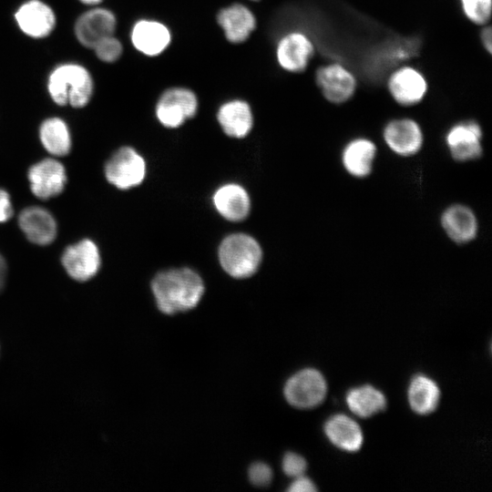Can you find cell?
Returning a JSON list of instances; mask_svg holds the SVG:
<instances>
[{"label": "cell", "mask_w": 492, "mask_h": 492, "mask_svg": "<svg viewBox=\"0 0 492 492\" xmlns=\"http://www.w3.org/2000/svg\"><path fill=\"white\" fill-rule=\"evenodd\" d=\"M217 120L226 135L237 138H244L252 128V110L244 99H230L220 106Z\"/></svg>", "instance_id": "cell-19"}, {"label": "cell", "mask_w": 492, "mask_h": 492, "mask_svg": "<svg viewBox=\"0 0 492 492\" xmlns=\"http://www.w3.org/2000/svg\"><path fill=\"white\" fill-rule=\"evenodd\" d=\"M117 29L115 14L104 7H94L81 14L76 20L74 33L77 41L87 48H93L102 39L113 36Z\"/></svg>", "instance_id": "cell-12"}, {"label": "cell", "mask_w": 492, "mask_h": 492, "mask_svg": "<svg viewBox=\"0 0 492 492\" xmlns=\"http://www.w3.org/2000/svg\"><path fill=\"white\" fill-rule=\"evenodd\" d=\"M198 108L199 99L192 89L174 86L160 94L155 106V114L162 126L175 128L193 118Z\"/></svg>", "instance_id": "cell-7"}, {"label": "cell", "mask_w": 492, "mask_h": 492, "mask_svg": "<svg viewBox=\"0 0 492 492\" xmlns=\"http://www.w3.org/2000/svg\"><path fill=\"white\" fill-rule=\"evenodd\" d=\"M15 20L19 29L32 38H45L56 27L54 10L41 0H28L15 13Z\"/></svg>", "instance_id": "cell-15"}, {"label": "cell", "mask_w": 492, "mask_h": 492, "mask_svg": "<svg viewBox=\"0 0 492 492\" xmlns=\"http://www.w3.org/2000/svg\"><path fill=\"white\" fill-rule=\"evenodd\" d=\"M28 179L32 192L39 199L46 200L63 191L66 170L57 160L46 159L29 169Z\"/></svg>", "instance_id": "cell-17"}, {"label": "cell", "mask_w": 492, "mask_h": 492, "mask_svg": "<svg viewBox=\"0 0 492 492\" xmlns=\"http://www.w3.org/2000/svg\"><path fill=\"white\" fill-rule=\"evenodd\" d=\"M249 478L256 487H266L272 482V472L267 464L257 462L249 468Z\"/></svg>", "instance_id": "cell-30"}, {"label": "cell", "mask_w": 492, "mask_h": 492, "mask_svg": "<svg viewBox=\"0 0 492 492\" xmlns=\"http://www.w3.org/2000/svg\"><path fill=\"white\" fill-rule=\"evenodd\" d=\"M441 225L446 235L458 244L473 241L478 230L476 214L463 204L447 207L441 215Z\"/></svg>", "instance_id": "cell-18"}, {"label": "cell", "mask_w": 492, "mask_h": 492, "mask_svg": "<svg viewBox=\"0 0 492 492\" xmlns=\"http://www.w3.org/2000/svg\"><path fill=\"white\" fill-rule=\"evenodd\" d=\"M261 256L259 243L244 233L226 237L219 248L221 267L228 274L238 279L247 278L255 273Z\"/></svg>", "instance_id": "cell-4"}, {"label": "cell", "mask_w": 492, "mask_h": 492, "mask_svg": "<svg viewBox=\"0 0 492 492\" xmlns=\"http://www.w3.org/2000/svg\"><path fill=\"white\" fill-rule=\"evenodd\" d=\"M213 204L223 218L231 221L245 219L251 208L248 193L237 184H227L217 190L213 195Z\"/></svg>", "instance_id": "cell-22"}, {"label": "cell", "mask_w": 492, "mask_h": 492, "mask_svg": "<svg viewBox=\"0 0 492 492\" xmlns=\"http://www.w3.org/2000/svg\"><path fill=\"white\" fill-rule=\"evenodd\" d=\"M375 156V144L367 138L359 137L344 146L342 163L350 175L362 179L371 173Z\"/></svg>", "instance_id": "cell-21"}, {"label": "cell", "mask_w": 492, "mask_h": 492, "mask_svg": "<svg viewBox=\"0 0 492 492\" xmlns=\"http://www.w3.org/2000/svg\"><path fill=\"white\" fill-rule=\"evenodd\" d=\"M97 57L105 63H115L123 53V45L114 35L99 41L92 48Z\"/></svg>", "instance_id": "cell-28"}, {"label": "cell", "mask_w": 492, "mask_h": 492, "mask_svg": "<svg viewBox=\"0 0 492 492\" xmlns=\"http://www.w3.org/2000/svg\"><path fill=\"white\" fill-rule=\"evenodd\" d=\"M350 410L360 417H369L384 410L386 399L383 393L369 384L351 389L346 395Z\"/></svg>", "instance_id": "cell-25"}, {"label": "cell", "mask_w": 492, "mask_h": 492, "mask_svg": "<svg viewBox=\"0 0 492 492\" xmlns=\"http://www.w3.org/2000/svg\"><path fill=\"white\" fill-rule=\"evenodd\" d=\"M249 1H253V2H257V1H260V0H249Z\"/></svg>", "instance_id": "cell-36"}, {"label": "cell", "mask_w": 492, "mask_h": 492, "mask_svg": "<svg viewBox=\"0 0 492 492\" xmlns=\"http://www.w3.org/2000/svg\"><path fill=\"white\" fill-rule=\"evenodd\" d=\"M383 138L387 147L401 157H411L421 149L424 132L413 118L400 117L388 120L383 128Z\"/></svg>", "instance_id": "cell-9"}, {"label": "cell", "mask_w": 492, "mask_h": 492, "mask_svg": "<svg viewBox=\"0 0 492 492\" xmlns=\"http://www.w3.org/2000/svg\"><path fill=\"white\" fill-rule=\"evenodd\" d=\"M47 91L52 100L59 106L69 104L73 108H84L94 92L93 77L80 64L63 63L50 72Z\"/></svg>", "instance_id": "cell-2"}, {"label": "cell", "mask_w": 492, "mask_h": 492, "mask_svg": "<svg viewBox=\"0 0 492 492\" xmlns=\"http://www.w3.org/2000/svg\"><path fill=\"white\" fill-rule=\"evenodd\" d=\"M391 99L403 108L420 105L429 92V81L425 74L409 61L392 67L384 81Z\"/></svg>", "instance_id": "cell-3"}, {"label": "cell", "mask_w": 492, "mask_h": 492, "mask_svg": "<svg viewBox=\"0 0 492 492\" xmlns=\"http://www.w3.org/2000/svg\"><path fill=\"white\" fill-rule=\"evenodd\" d=\"M317 52L312 36L302 29H291L277 40L275 56L279 67L291 74L303 73Z\"/></svg>", "instance_id": "cell-6"}, {"label": "cell", "mask_w": 492, "mask_h": 492, "mask_svg": "<svg viewBox=\"0 0 492 492\" xmlns=\"http://www.w3.org/2000/svg\"><path fill=\"white\" fill-rule=\"evenodd\" d=\"M483 130L474 119L460 120L452 125L445 136L451 157L459 162L474 160L482 156Z\"/></svg>", "instance_id": "cell-10"}, {"label": "cell", "mask_w": 492, "mask_h": 492, "mask_svg": "<svg viewBox=\"0 0 492 492\" xmlns=\"http://www.w3.org/2000/svg\"><path fill=\"white\" fill-rule=\"evenodd\" d=\"M13 215V208L9 195L4 190H0V222L8 220Z\"/></svg>", "instance_id": "cell-32"}, {"label": "cell", "mask_w": 492, "mask_h": 492, "mask_svg": "<svg viewBox=\"0 0 492 492\" xmlns=\"http://www.w3.org/2000/svg\"><path fill=\"white\" fill-rule=\"evenodd\" d=\"M81 3L88 5H96L101 3L103 0H79Z\"/></svg>", "instance_id": "cell-35"}, {"label": "cell", "mask_w": 492, "mask_h": 492, "mask_svg": "<svg viewBox=\"0 0 492 492\" xmlns=\"http://www.w3.org/2000/svg\"><path fill=\"white\" fill-rule=\"evenodd\" d=\"M6 276V264L5 259L0 255V291L3 289Z\"/></svg>", "instance_id": "cell-34"}, {"label": "cell", "mask_w": 492, "mask_h": 492, "mask_svg": "<svg viewBox=\"0 0 492 492\" xmlns=\"http://www.w3.org/2000/svg\"><path fill=\"white\" fill-rule=\"evenodd\" d=\"M283 472L291 477L302 476L306 469V461L298 454L289 452L282 459Z\"/></svg>", "instance_id": "cell-29"}, {"label": "cell", "mask_w": 492, "mask_h": 492, "mask_svg": "<svg viewBox=\"0 0 492 492\" xmlns=\"http://www.w3.org/2000/svg\"><path fill=\"white\" fill-rule=\"evenodd\" d=\"M313 79L323 97L337 106L352 100L359 87L358 77L354 70L338 60L318 66Z\"/></svg>", "instance_id": "cell-5"}, {"label": "cell", "mask_w": 492, "mask_h": 492, "mask_svg": "<svg viewBox=\"0 0 492 492\" xmlns=\"http://www.w3.org/2000/svg\"><path fill=\"white\" fill-rule=\"evenodd\" d=\"M216 21L226 40L234 45L247 41L257 26L254 13L242 3H232L220 8Z\"/></svg>", "instance_id": "cell-14"}, {"label": "cell", "mask_w": 492, "mask_h": 492, "mask_svg": "<svg viewBox=\"0 0 492 492\" xmlns=\"http://www.w3.org/2000/svg\"><path fill=\"white\" fill-rule=\"evenodd\" d=\"M480 35L479 39L482 47L485 49V51L491 55L492 53V28L491 25L488 24L487 26H484L480 27Z\"/></svg>", "instance_id": "cell-33"}, {"label": "cell", "mask_w": 492, "mask_h": 492, "mask_svg": "<svg viewBox=\"0 0 492 492\" xmlns=\"http://www.w3.org/2000/svg\"><path fill=\"white\" fill-rule=\"evenodd\" d=\"M151 289L159 309L173 314L194 308L203 295L204 284L197 272L181 268L157 274Z\"/></svg>", "instance_id": "cell-1"}, {"label": "cell", "mask_w": 492, "mask_h": 492, "mask_svg": "<svg viewBox=\"0 0 492 492\" xmlns=\"http://www.w3.org/2000/svg\"><path fill=\"white\" fill-rule=\"evenodd\" d=\"M61 261L68 275L79 282L91 279L100 266L99 251L90 240H83L68 246Z\"/></svg>", "instance_id": "cell-16"}, {"label": "cell", "mask_w": 492, "mask_h": 492, "mask_svg": "<svg viewBox=\"0 0 492 492\" xmlns=\"http://www.w3.org/2000/svg\"><path fill=\"white\" fill-rule=\"evenodd\" d=\"M324 432L328 439L343 450L354 452L362 446L363 433L359 425L345 415L330 417L325 422Z\"/></svg>", "instance_id": "cell-23"}, {"label": "cell", "mask_w": 492, "mask_h": 492, "mask_svg": "<svg viewBox=\"0 0 492 492\" xmlns=\"http://www.w3.org/2000/svg\"><path fill=\"white\" fill-rule=\"evenodd\" d=\"M146 164L132 148L123 147L108 160L105 174L108 180L121 190L138 186L144 179Z\"/></svg>", "instance_id": "cell-11"}, {"label": "cell", "mask_w": 492, "mask_h": 492, "mask_svg": "<svg viewBox=\"0 0 492 492\" xmlns=\"http://www.w3.org/2000/svg\"><path fill=\"white\" fill-rule=\"evenodd\" d=\"M458 5L470 24L478 27L490 24L492 0H458Z\"/></svg>", "instance_id": "cell-27"}, {"label": "cell", "mask_w": 492, "mask_h": 492, "mask_svg": "<svg viewBox=\"0 0 492 492\" xmlns=\"http://www.w3.org/2000/svg\"><path fill=\"white\" fill-rule=\"evenodd\" d=\"M130 41L138 52L153 57L168 49L172 41V34L169 27L161 21L140 18L131 27Z\"/></svg>", "instance_id": "cell-13"}, {"label": "cell", "mask_w": 492, "mask_h": 492, "mask_svg": "<svg viewBox=\"0 0 492 492\" xmlns=\"http://www.w3.org/2000/svg\"><path fill=\"white\" fill-rule=\"evenodd\" d=\"M316 490L317 488L312 480L303 476L295 477L294 481L287 488L289 492H313Z\"/></svg>", "instance_id": "cell-31"}, {"label": "cell", "mask_w": 492, "mask_h": 492, "mask_svg": "<svg viewBox=\"0 0 492 492\" xmlns=\"http://www.w3.org/2000/svg\"><path fill=\"white\" fill-rule=\"evenodd\" d=\"M408 402L414 412L427 415L436 410L440 399V390L435 381L427 376H415L408 387Z\"/></svg>", "instance_id": "cell-24"}, {"label": "cell", "mask_w": 492, "mask_h": 492, "mask_svg": "<svg viewBox=\"0 0 492 492\" xmlns=\"http://www.w3.org/2000/svg\"><path fill=\"white\" fill-rule=\"evenodd\" d=\"M18 222L27 239L38 245L51 243L56 234V223L53 216L41 207L23 210Z\"/></svg>", "instance_id": "cell-20"}, {"label": "cell", "mask_w": 492, "mask_h": 492, "mask_svg": "<svg viewBox=\"0 0 492 492\" xmlns=\"http://www.w3.org/2000/svg\"><path fill=\"white\" fill-rule=\"evenodd\" d=\"M40 140L45 149L55 156L68 154L71 138L67 125L59 118L44 120L39 128Z\"/></svg>", "instance_id": "cell-26"}, {"label": "cell", "mask_w": 492, "mask_h": 492, "mask_svg": "<svg viewBox=\"0 0 492 492\" xmlns=\"http://www.w3.org/2000/svg\"><path fill=\"white\" fill-rule=\"evenodd\" d=\"M283 392L286 400L292 405L306 409L314 407L323 401L327 384L319 371L307 368L290 377Z\"/></svg>", "instance_id": "cell-8"}]
</instances>
